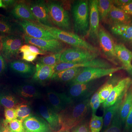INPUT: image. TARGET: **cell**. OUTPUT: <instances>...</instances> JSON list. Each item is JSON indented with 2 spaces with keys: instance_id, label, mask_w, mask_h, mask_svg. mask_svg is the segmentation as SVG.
<instances>
[{
  "instance_id": "3957f363",
  "label": "cell",
  "mask_w": 132,
  "mask_h": 132,
  "mask_svg": "<svg viewBox=\"0 0 132 132\" xmlns=\"http://www.w3.org/2000/svg\"><path fill=\"white\" fill-rule=\"evenodd\" d=\"M37 24L47 30L58 40L73 47L87 50L91 52L101 54L100 50L79 36L72 32L61 30L54 27L45 26L36 21Z\"/></svg>"
},
{
  "instance_id": "7dc6e473",
  "label": "cell",
  "mask_w": 132,
  "mask_h": 132,
  "mask_svg": "<svg viewBox=\"0 0 132 132\" xmlns=\"http://www.w3.org/2000/svg\"><path fill=\"white\" fill-rule=\"evenodd\" d=\"M101 104V103L100 100V99H99L94 103L93 106L91 108L92 110V115L96 114V112H97L98 109L99 108V107L100 106Z\"/></svg>"
},
{
  "instance_id": "f6af8a7d",
  "label": "cell",
  "mask_w": 132,
  "mask_h": 132,
  "mask_svg": "<svg viewBox=\"0 0 132 132\" xmlns=\"http://www.w3.org/2000/svg\"><path fill=\"white\" fill-rule=\"evenodd\" d=\"M118 8L122 10L126 13L130 15H132V2L127 5H124Z\"/></svg>"
},
{
  "instance_id": "d6986e66",
  "label": "cell",
  "mask_w": 132,
  "mask_h": 132,
  "mask_svg": "<svg viewBox=\"0 0 132 132\" xmlns=\"http://www.w3.org/2000/svg\"><path fill=\"white\" fill-rule=\"evenodd\" d=\"M109 26L110 31L113 35L132 47V24Z\"/></svg>"
},
{
  "instance_id": "5bb4252c",
  "label": "cell",
  "mask_w": 132,
  "mask_h": 132,
  "mask_svg": "<svg viewBox=\"0 0 132 132\" xmlns=\"http://www.w3.org/2000/svg\"><path fill=\"white\" fill-rule=\"evenodd\" d=\"M47 100L50 107L58 114L64 111L73 102L67 94L48 90L47 91Z\"/></svg>"
},
{
  "instance_id": "74e56055",
  "label": "cell",
  "mask_w": 132,
  "mask_h": 132,
  "mask_svg": "<svg viewBox=\"0 0 132 132\" xmlns=\"http://www.w3.org/2000/svg\"><path fill=\"white\" fill-rule=\"evenodd\" d=\"M22 53V60L28 62H32L38 57V54L34 53L29 51L27 45H23L20 49V53Z\"/></svg>"
},
{
  "instance_id": "7a4b0ae2",
  "label": "cell",
  "mask_w": 132,
  "mask_h": 132,
  "mask_svg": "<svg viewBox=\"0 0 132 132\" xmlns=\"http://www.w3.org/2000/svg\"><path fill=\"white\" fill-rule=\"evenodd\" d=\"M73 21V29L75 34L84 39L87 37L89 29V11L88 1H76L71 7Z\"/></svg>"
},
{
  "instance_id": "7bdbcfd3",
  "label": "cell",
  "mask_w": 132,
  "mask_h": 132,
  "mask_svg": "<svg viewBox=\"0 0 132 132\" xmlns=\"http://www.w3.org/2000/svg\"><path fill=\"white\" fill-rule=\"evenodd\" d=\"M6 68V64L4 57L0 52V76L4 73Z\"/></svg>"
},
{
  "instance_id": "52a82bcc",
  "label": "cell",
  "mask_w": 132,
  "mask_h": 132,
  "mask_svg": "<svg viewBox=\"0 0 132 132\" xmlns=\"http://www.w3.org/2000/svg\"><path fill=\"white\" fill-rule=\"evenodd\" d=\"M123 69H125L123 67H116L109 69L84 68L80 73L69 83L71 85L89 82L112 74Z\"/></svg>"
},
{
  "instance_id": "9a60e30c",
  "label": "cell",
  "mask_w": 132,
  "mask_h": 132,
  "mask_svg": "<svg viewBox=\"0 0 132 132\" xmlns=\"http://www.w3.org/2000/svg\"><path fill=\"white\" fill-rule=\"evenodd\" d=\"M90 18L89 29L88 38L93 42H98V33L100 28V17L98 12L97 3L98 0L88 1Z\"/></svg>"
},
{
  "instance_id": "1f68e13d",
  "label": "cell",
  "mask_w": 132,
  "mask_h": 132,
  "mask_svg": "<svg viewBox=\"0 0 132 132\" xmlns=\"http://www.w3.org/2000/svg\"><path fill=\"white\" fill-rule=\"evenodd\" d=\"M113 5L112 1L111 0H98L97 7L100 20L105 22Z\"/></svg>"
},
{
  "instance_id": "f546056e",
  "label": "cell",
  "mask_w": 132,
  "mask_h": 132,
  "mask_svg": "<svg viewBox=\"0 0 132 132\" xmlns=\"http://www.w3.org/2000/svg\"><path fill=\"white\" fill-rule=\"evenodd\" d=\"M120 80L116 77L111 78L100 88L99 96L101 104L106 100L113 88Z\"/></svg>"
},
{
  "instance_id": "c3c4849f",
  "label": "cell",
  "mask_w": 132,
  "mask_h": 132,
  "mask_svg": "<svg viewBox=\"0 0 132 132\" xmlns=\"http://www.w3.org/2000/svg\"><path fill=\"white\" fill-rule=\"evenodd\" d=\"M2 1L4 5L6 6L7 8L14 6L15 5H16V3L18 2L17 1H14V0H3Z\"/></svg>"
},
{
  "instance_id": "8fae6325",
  "label": "cell",
  "mask_w": 132,
  "mask_h": 132,
  "mask_svg": "<svg viewBox=\"0 0 132 132\" xmlns=\"http://www.w3.org/2000/svg\"><path fill=\"white\" fill-rule=\"evenodd\" d=\"M24 34L32 38L43 40H57L51 33L37 24L36 22L18 20Z\"/></svg>"
},
{
  "instance_id": "4fadbf2b",
  "label": "cell",
  "mask_w": 132,
  "mask_h": 132,
  "mask_svg": "<svg viewBox=\"0 0 132 132\" xmlns=\"http://www.w3.org/2000/svg\"><path fill=\"white\" fill-rule=\"evenodd\" d=\"M38 22L48 27H54L50 20L47 2L42 0L31 1L28 3Z\"/></svg>"
},
{
  "instance_id": "e0dca14e",
  "label": "cell",
  "mask_w": 132,
  "mask_h": 132,
  "mask_svg": "<svg viewBox=\"0 0 132 132\" xmlns=\"http://www.w3.org/2000/svg\"><path fill=\"white\" fill-rule=\"evenodd\" d=\"M131 84L132 80L129 77L121 79L113 88L106 100L102 104L104 110L115 104L120 97L126 92Z\"/></svg>"
},
{
  "instance_id": "11a10c76",
  "label": "cell",
  "mask_w": 132,
  "mask_h": 132,
  "mask_svg": "<svg viewBox=\"0 0 132 132\" xmlns=\"http://www.w3.org/2000/svg\"><path fill=\"white\" fill-rule=\"evenodd\" d=\"M131 24H132V21H131Z\"/></svg>"
},
{
  "instance_id": "681fc988",
  "label": "cell",
  "mask_w": 132,
  "mask_h": 132,
  "mask_svg": "<svg viewBox=\"0 0 132 132\" xmlns=\"http://www.w3.org/2000/svg\"><path fill=\"white\" fill-rule=\"evenodd\" d=\"M0 132H12L4 124L2 121L0 122Z\"/></svg>"
},
{
  "instance_id": "d6a6232c",
  "label": "cell",
  "mask_w": 132,
  "mask_h": 132,
  "mask_svg": "<svg viewBox=\"0 0 132 132\" xmlns=\"http://www.w3.org/2000/svg\"><path fill=\"white\" fill-rule=\"evenodd\" d=\"M17 119L23 121L26 118L32 115V111L31 106L28 102H21L15 108Z\"/></svg>"
},
{
  "instance_id": "816d5d0a",
  "label": "cell",
  "mask_w": 132,
  "mask_h": 132,
  "mask_svg": "<svg viewBox=\"0 0 132 132\" xmlns=\"http://www.w3.org/2000/svg\"><path fill=\"white\" fill-rule=\"evenodd\" d=\"M1 8L4 9L7 8L6 6L4 5V3H3V2L2 0H0V8Z\"/></svg>"
},
{
  "instance_id": "44dd1931",
  "label": "cell",
  "mask_w": 132,
  "mask_h": 132,
  "mask_svg": "<svg viewBox=\"0 0 132 132\" xmlns=\"http://www.w3.org/2000/svg\"><path fill=\"white\" fill-rule=\"evenodd\" d=\"M11 14L19 20H27L36 22V20L28 3L24 2H20L16 3L11 12Z\"/></svg>"
},
{
  "instance_id": "bcb514c9",
  "label": "cell",
  "mask_w": 132,
  "mask_h": 132,
  "mask_svg": "<svg viewBox=\"0 0 132 132\" xmlns=\"http://www.w3.org/2000/svg\"><path fill=\"white\" fill-rule=\"evenodd\" d=\"M100 88L97 90V92H95L92 95L90 99V108H92L93 105L94 103L100 99L99 96V92Z\"/></svg>"
},
{
  "instance_id": "ab89813d",
  "label": "cell",
  "mask_w": 132,
  "mask_h": 132,
  "mask_svg": "<svg viewBox=\"0 0 132 132\" xmlns=\"http://www.w3.org/2000/svg\"><path fill=\"white\" fill-rule=\"evenodd\" d=\"M85 120L82 121V122L76 126L73 132H91L89 124L88 122Z\"/></svg>"
},
{
  "instance_id": "cb8c5ba5",
  "label": "cell",
  "mask_w": 132,
  "mask_h": 132,
  "mask_svg": "<svg viewBox=\"0 0 132 132\" xmlns=\"http://www.w3.org/2000/svg\"><path fill=\"white\" fill-rule=\"evenodd\" d=\"M9 67L12 71L25 78L32 76L35 72V66L20 60L11 62Z\"/></svg>"
},
{
  "instance_id": "ee69618b",
  "label": "cell",
  "mask_w": 132,
  "mask_h": 132,
  "mask_svg": "<svg viewBox=\"0 0 132 132\" xmlns=\"http://www.w3.org/2000/svg\"><path fill=\"white\" fill-rule=\"evenodd\" d=\"M113 5L119 7L132 2V0H114L112 1Z\"/></svg>"
},
{
  "instance_id": "2e32d148",
  "label": "cell",
  "mask_w": 132,
  "mask_h": 132,
  "mask_svg": "<svg viewBox=\"0 0 132 132\" xmlns=\"http://www.w3.org/2000/svg\"><path fill=\"white\" fill-rule=\"evenodd\" d=\"M23 125L25 132H54L43 118L33 114L23 120Z\"/></svg>"
},
{
  "instance_id": "603a6c76",
  "label": "cell",
  "mask_w": 132,
  "mask_h": 132,
  "mask_svg": "<svg viewBox=\"0 0 132 132\" xmlns=\"http://www.w3.org/2000/svg\"><path fill=\"white\" fill-rule=\"evenodd\" d=\"M35 67V72L32 77L34 81L42 84L52 79L55 73V66L52 67L37 63Z\"/></svg>"
},
{
  "instance_id": "8d00e7d4",
  "label": "cell",
  "mask_w": 132,
  "mask_h": 132,
  "mask_svg": "<svg viewBox=\"0 0 132 132\" xmlns=\"http://www.w3.org/2000/svg\"><path fill=\"white\" fill-rule=\"evenodd\" d=\"M3 123L12 132H25L23 125V121L15 119L8 123Z\"/></svg>"
},
{
  "instance_id": "60d3db41",
  "label": "cell",
  "mask_w": 132,
  "mask_h": 132,
  "mask_svg": "<svg viewBox=\"0 0 132 132\" xmlns=\"http://www.w3.org/2000/svg\"><path fill=\"white\" fill-rule=\"evenodd\" d=\"M125 125V130L126 131L132 132V107L128 115Z\"/></svg>"
},
{
  "instance_id": "9c48e42d",
  "label": "cell",
  "mask_w": 132,
  "mask_h": 132,
  "mask_svg": "<svg viewBox=\"0 0 132 132\" xmlns=\"http://www.w3.org/2000/svg\"><path fill=\"white\" fill-rule=\"evenodd\" d=\"M100 54L83 48H71L65 49L62 52L60 61L63 63H80L98 58Z\"/></svg>"
},
{
  "instance_id": "836d02e7",
  "label": "cell",
  "mask_w": 132,
  "mask_h": 132,
  "mask_svg": "<svg viewBox=\"0 0 132 132\" xmlns=\"http://www.w3.org/2000/svg\"><path fill=\"white\" fill-rule=\"evenodd\" d=\"M62 53V52L52 53V54L40 57L38 59V63L52 67L55 66L60 62V58Z\"/></svg>"
},
{
  "instance_id": "4dcf8cb0",
  "label": "cell",
  "mask_w": 132,
  "mask_h": 132,
  "mask_svg": "<svg viewBox=\"0 0 132 132\" xmlns=\"http://www.w3.org/2000/svg\"><path fill=\"white\" fill-rule=\"evenodd\" d=\"M20 102L13 95L8 93H0V105L5 108H15Z\"/></svg>"
},
{
  "instance_id": "f35d334b",
  "label": "cell",
  "mask_w": 132,
  "mask_h": 132,
  "mask_svg": "<svg viewBox=\"0 0 132 132\" xmlns=\"http://www.w3.org/2000/svg\"><path fill=\"white\" fill-rule=\"evenodd\" d=\"M5 119L3 121L5 123H8L15 119H17L16 110L15 108H5Z\"/></svg>"
},
{
  "instance_id": "e575fe53",
  "label": "cell",
  "mask_w": 132,
  "mask_h": 132,
  "mask_svg": "<svg viewBox=\"0 0 132 132\" xmlns=\"http://www.w3.org/2000/svg\"><path fill=\"white\" fill-rule=\"evenodd\" d=\"M104 123L103 117L97 116L96 114L92 115L89 123L91 132H100Z\"/></svg>"
},
{
  "instance_id": "30bf717a",
  "label": "cell",
  "mask_w": 132,
  "mask_h": 132,
  "mask_svg": "<svg viewBox=\"0 0 132 132\" xmlns=\"http://www.w3.org/2000/svg\"><path fill=\"white\" fill-rule=\"evenodd\" d=\"M23 37L24 43L35 46L46 53H61L65 49L64 43L58 40L36 39L28 36L24 34Z\"/></svg>"
},
{
  "instance_id": "484cf974",
  "label": "cell",
  "mask_w": 132,
  "mask_h": 132,
  "mask_svg": "<svg viewBox=\"0 0 132 132\" xmlns=\"http://www.w3.org/2000/svg\"><path fill=\"white\" fill-rule=\"evenodd\" d=\"M132 107V84L128 88L118 111L122 125H125L128 115Z\"/></svg>"
},
{
  "instance_id": "277c9868",
  "label": "cell",
  "mask_w": 132,
  "mask_h": 132,
  "mask_svg": "<svg viewBox=\"0 0 132 132\" xmlns=\"http://www.w3.org/2000/svg\"><path fill=\"white\" fill-rule=\"evenodd\" d=\"M46 2L50 18L53 25L61 30L72 32L70 14L63 5L56 1H48Z\"/></svg>"
},
{
  "instance_id": "7c38bea8",
  "label": "cell",
  "mask_w": 132,
  "mask_h": 132,
  "mask_svg": "<svg viewBox=\"0 0 132 132\" xmlns=\"http://www.w3.org/2000/svg\"><path fill=\"white\" fill-rule=\"evenodd\" d=\"M98 68L109 69L114 68L112 64L104 59L96 58L89 61L79 63L60 62L54 67L55 72H60L66 69L75 68Z\"/></svg>"
},
{
  "instance_id": "5b68a950",
  "label": "cell",
  "mask_w": 132,
  "mask_h": 132,
  "mask_svg": "<svg viewBox=\"0 0 132 132\" xmlns=\"http://www.w3.org/2000/svg\"><path fill=\"white\" fill-rule=\"evenodd\" d=\"M103 83L104 81L97 79L85 83L71 84L67 95L73 101L90 98L103 85Z\"/></svg>"
},
{
  "instance_id": "f5cc1de1",
  "label": "cell",
  "mask_w": 132,
  "mask_h": 132,
  "mask_svg": "<svg viewBox=\"0 0 132 132\" xmlns=\"http://www.w3.org/2000/svg\"><path fill=\"white\" fill-rule=\"evenodd\" d=\"M1 37H0V52H1L2 47L1 40Z\"/></svg>"
},
{
  "instance_id": "b9f144b4",
  "label": "cell",
  "mask_w": 132,
  "mask_h": 132,
  "mask_svg": "<svg viewBox=\"0 0 132 132\" xmlns=\"http://www.w3.org/2000/svg\"><path fill=\"white\" fill-rule=\"evenodd\" d=\"M27 47L29 51L34 53L38 55H44L46 54V52H44L43 50L35 46L31 45H27Z\"/></svg>"
},
{
  "instance_id": "8992f818",
  "label": "cell",
  "mask_w": 132,
  "mask_h": 132,
  "mask_svg": "<svg viewBox=\"0 0 132 132\" xmlns=\"http://www.w3.org/2000/svg\"><path fill=\"white\" fill-rule=\"evenodd\" d=\"M98 43L100 47V51L108 61L114 65H118L119 60L116 54L114 43L112 36L100 25L98 33Z\"/></svg>"
},
{
  "instance_id": "d590c367",
  "label": "cell",
  "mask_w": 132,
  "mask_h": 132,
  "mask_svg": "<svg viewBox=\"0 0 132 132\" xmlns=\"http://www.w3.org/2000/svg\"><path fill=\"white\" fill-rule=\"evenodd\" d=\"M122 125L118 112L114 116L110 126L104 132H121Z\"/></svg>"
},
{
  "instance_id": "ac0fdd59",
  "label": "cell",
  "mask_w": 132,
  "mask_h": 132,
  "mask_svg": "<svg viewBox=\"0 0 132 132\" xmlns=\"http://www.w3.org/2000/svg\"><path fill=\"white\" fill-rule=\"evenodd\" d=\"M39 114L49 124L52 130L58 132L61 129V125L59 114L50 106L41 105L39 108Z\"/></svg>"
},
{
  "instance_id": "db71d44e",
  "label": "cell",
  "mask_w": 132,
  "mask_h": 132,
  "mask_svg": "<svg viewBox=\"0 0 132 132\" xmlns=\"http://www.w3.org/2000/svg\"><path fill=\"white\" fill-rule=\"evenodd\" d=\"M58 132H69L68 130H61Z\"/></svg>"
},
{
  "instance_id": "7402d4cb",
  "label": "cell",
  "mask_w": 132,
  "mask_h": 132,
  "mask_svg": "<svg viewBox=\"0 0 132 132\" xmlns=\"http://www.w3.org/2000/svg\"><path fill=\"white\" fill-rule=\"evenodd\" d=\"M16 94L22 98L30 100L41 98V93L34 85L25 83L17 86L15 88Z\"/></svg>"
},
{
  "instance_id": "4316f807",
  "label": "cell",
  "mask_w": 132,
  "mask_h": 132,
  "mask_svg": "<svg viewBox=\"0 0 132 132\" xmlns=\"http://www.w3.org/2000/svg\"><path fill=\"white\" fill-rule=\"evenodd\" d=\"M23 29L18 23H15L7 19H0V35L3 36L19 35Z\"/></svg>"
},
{
  "instance_id": "f907efd6",
  "label": "cell",
  "mask_w": 132,
  "mask_h": 132,
  "mask_svg": "<svg viewBox=\"0 0 132 132\" xmlns=\"http://www.w3.org/2000/svg\"><path fill=\"white\" fill-rule=\"evenodd\" d=\"M126 70L127 71L128 73L131 75L132 78V65L129 68L126 69Z\"/></svg>"
},
{
  "instance_id": "ffe728a7",
  "label": "cell",
  "mask_w": 132,
  "mask_h": 132,
  "mask_svg": "<svg viewBox=\"0 0 132 132\" xmlns=\"http://www.w3.org/2000/svg\"><path fill=\"white\" fill-rule=\"evenodd\" d=\"M132 15L113 5L109 13L105 23L108 25L114 24H131Z\"/></svg>"
},
{
  "instance_id": "83f0119b",
  "label": "cell",
  "mask_w": 132,
  "mask_h": 132,
  "mask_svg": "<svg viewBox=\"0 0 132 132\" xmlns=\"http://www.w3.org/2000/svg\"><path fill=\"white\" fill-rule=\"evenodd\" d=\"M83 68H75L55 72L51 80L58 82H70L80 73Z\"/></svg>"
},
{
  "instance_id": "f1b7e54d",
  "label": "cell",
  "mask_w": 132,
  "mask_h": 132,
  "mask_svg": "<svg viewBox=\"0 0 132 132\" xmlns=\"http://www.w3.org/2000/svg\"><path fill=\"white\" fill-rule=\"evenodd\" d=\"M126 92L120 97L113 105L104 110V123L102 127L103 131L104 132L110 126L114 116L118 112Z\"/></svg>"
},
{
  "instance_id": "6da1fadb",
  "label": "cell",
  "mask_w": 132,
  "mask_h": 132,
  "mask_svg": "<svg viewBox=\"0 0 132 132\" xmlns=\"http://www.w3.org/2000/svg\"><path fill=\"white\" fill-rule=\"evenodd\" d=\"M90 99L74 101L59 113L61 125V130L69 131L85 120L90 110Z\"/></svg>"
},
{
  "instance_id": "ba28073f",
  "label": "cell",
  "mask_w": 132,
  "mask_h": 132,
  "mask_svg": "<svg viewBox=\"0 0 132 132\" xmlns=\"http://www.w3.org/2000/svg\"><path fill=\"white\" fill-rule=\"evenodd\" d=\"M1 53L5 60L15 59L20 53V49L24 43L23 35H13L1 37Z\"/></svg>"
},
{
  "instance_id": "d4e9b609",
  "label": "cell",
  "mask_w": 132,
  "mask_h": 132,
  "mask_svg": "<svg viewBox=\"0 0 132 132\" xmlns=\"http://www.w3.org/2000/svg\"><path fill=\"white\" fill-rule=\"evenodd\" d=\"M114 49L119 60L123 64V67L126 69L132 65V52L123 43H115Z\"/></svg>"
}]
</instances>
